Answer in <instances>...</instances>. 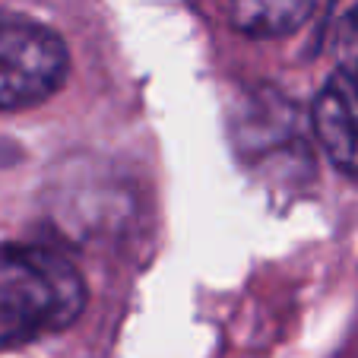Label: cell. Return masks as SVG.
<instances>
[{
	"label": "cell",
	"mask_w": 358,
	"mask_h": 358,
	"mask_svg": "<svg viewBox=\"0 0 358 358\" xmlns=\"http://www.w3.org/2000/svg\"><path fill=\"white\" fill-rule=\"evenodd\" d=\"M86 308L83 273L45 244H0V349L61 333Z\"/></svg>",
	"instance_id": "cell-1"
},
{
	"label": "cell",
	"mask_w": 358,
	"mask_h": 358,
	"mask_svg": "<svg viewBox=\"0 0 358 358\" xmlns=\"http://www.w3.org/2000/svg\"><path fill=\"white\" fill-rule=\"evenodd\" d=\"M70 55L55 29L0 13V111L35 108L64 86Z\"/></svg>",
	"instance_id": "cell-2"
},
{
	"label": "cell",
	"mask_w": 358,
	"mask_h": 358,
	"mask_svg": "<svg viewBox=\"0 0 358 358\" xmlns=\"http://www.w3.org/2000/svg\"><path fill=\"white\" fill-rule=\"evenodd\" d=\"M314 136L343 175L358 178V80L343 70L324 83L311 108Z\"/></svg>",
	"instance_id": "cell-3"
},
{
	"label": "cell",
	"mask_w": 358,
	"mask_h": 358,
	"mask_svg": "<svg viewBox=\"0 0 358 358\" xmlns=\"http://www.w3.org/2000/svg\"><path fill=\"white\" fill-rule=\"evenodd\" d=\"M320 0H229V22L250 38L292 35L311 20Z\"/></svg>",
	"instance_id": "cell-4"
},
{
	"label": "cell",
	"mask_w": 358,
	"mask_h": 358,
	"mask_svg": "<svg viewBox=\"0 0 358 358\" xmlns=\"http://www.w3.org/2000/svg\"><path fill=\"white\" fill-rule=\"evenodd\" d=\"M333 48H336V61H339L336 70H343V73L358 80V3L343 16Z\"/></svg>",
	"instance_id": "cell-5"
}]
</instances>
